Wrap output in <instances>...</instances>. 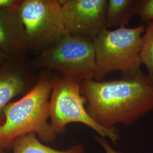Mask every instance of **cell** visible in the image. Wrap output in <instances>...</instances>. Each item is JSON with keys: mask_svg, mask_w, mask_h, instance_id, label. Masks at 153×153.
Returning <instances> with one entry per match:
<instances>
[{"mask_svg": "<svg viewBox=\"0 0 153 153\" xmlns=\"http://www.w3.org/2000/svg\"><path fill=\"white\" fill-rule=\"evenodd\" d=\"M86 109L100 126L131 125L153 110V81L142 71L120 79L81 82Z\"/></svg>", "mask_w": 153, "mask_h": 153, "instance_id": "1", "label": "cell"}, {"mask_svg": "<svg viewBox=\"0 0 153 153\" xmlns=\"http://www.w3.org/2000/svg\"><path fill=\"white\" fill-rule=\"evenodd\" d=\"M44 71L22 98L6 106L4 123L0 126V148L11 147L18 137L31 133L44 142L56 139L57 135L48 122L49 100L56 76Z\"/></svg>", "mask_w": 153, "mask_h": 153, "instance_id": "2", "label": "cell"}, {"mask_svg": "<svg viewBox=\"0 0 153 153\" xmlns=\"http://www.w3.org/2000/svg\"><path fill=\"white\" fill-rule=\"evenodd\" d=\"M145 27L125 26L103 29L94 39L96 73L94 79L100 81L111 72L120 71L123 77L141 72L140 52Z\"/></svg>", "mask_w": 153, "mask_h": 153, "instance_id": "3", "label": "cell"}, {"mask_svg": "<svg viewBox=\"0 0 153 153\" xmlns=\"http://www.w3.org/2000/svg\"><path fill=\"white\" fill-rule=\"evenodd\" d=\"M31 62L36 71H54L61 76L81 82L94 79V40L66 33L59 43L36 55Z\"/></svg>", "mask_w": 153, "mask_h": 153, "instance_id": "4", "label": "cell"}, {"mask_svg": "<svg viewBox=\"0 0 153 153\" xmlns=\"http://www.w3.org/2000/svg\"><path fill=\"white\" fill-rule=\"evenodd\" d=\"M86 104L81 93V82L55 76L49 100V119L56 134L64 133L70 124L80 123L93 129L99 137L117 142L119 139L117 129H109L100 126L88 113Z\"/></svg>", "mask_w": 153, "mask_h": 153, "instance_id": "5", "label": "cell"}, {"mask_svg": "<svg viewBox=\"0 0 153 153\" xmlns=\"http://www.w3.org/2000/svg\"><path fill=\"white\" fill-rule=\"evenodd\" d=\"M18 11L30 53H41L66 34L60 0H21Z\"/></svg>", "mask_w": 153, "mask_h": 153, "instance_id": "6", "label": "cell"}, {"mask_svg": "<svg viewBox=\"0 0 153 153\" xmlns=\"http://www.w3.org/2000/svg\"><path fill=\"white\" fill-rule=\"evenodd\" d=\"M68 34L94 40L106 28L108 0H60Z\"/></svg>", "mask_w": 153, "mask_h": 153, "instance_id": "7", "label": "cell"}, {"mask_svg": "<svg viewBox=\"0 0 153 153\" xmlns=\"http://www.w3.org/2000/svg\"><path fill=\"white\" fill-rule=\"evenodd\" d=\"M38 78L28 57L10 59L0 68V126L4 123L6 106L17 96L28 93Z\"/></svg>", "mask_w": 153, "mask_h": 153, "instance_id": "8", "label": "cell"}, {"mask_svg": "<svg viewBox=\"0 0 153 153\" xmlns=\"http://www.w3.org/2000/svg\"><path fill=\"white\" fill-rule=\"evenodd\" d=\"M18 7L0 9V53L11 59L27 57L30 53Z\"/></svg>", "mask_w": 153, "mask_h": 153, "instance_id": "9", "label": "cell"}, {"mask_svg": "<svg viewBox=\"0 0 153 153\" xmlns=\"http://www.w3.org/2000/svg\"><path fill=\"white\" fill-rule=\"evenodd\" d=\"M13 153H85L81 144H76L66 150H60L51 148L40 142L33 133L18 137L11 146Z\"/></svg>", "mask_w": 153, "mask_h": 153, "instance_id": "10", "label": "cell"}, {"mask_svg": "<svg viewBox=\"0 0 153 153\" xmlns=\"http://www.w3.org/2000/svg\"><path fill=\"white\" fill-rule=\"evenodd\" d=\"M136 1L108 0L106 28L126 27L135 15Z\"/></svg>", "mask_w": 153, "mask_h": 153, "instance_id": "11", "label": "cell"}, {"mask_svg": "<svg viewBox=\"0 0 153 153\" xmlns=\"http://www.w3.org/2000/svg\"><path fill=\"white\" fill-rule=\"evenodd\" d=\"M142 35L140 59L148 70V76L153 81V22L147 23Z\"/></svg>", "mask_w": 153, "mask_h": 153, "instance_id": "12", "label": "cell"}, {"mask_svg": "<svg viewBox=\"0 0 153 153\" xmlns=\"http://www.w3.org/2000/svg\"><path fill=\"white\" fill-rule=\"evenodd\" d=\"M135 15L146 23L153 22V0L136 1Z\"/></svg>", "mask_w": 153, "mask_h": 153, "instance_id": "13", "label": "cell"}, {"mask_svg": "<svg viewBox=\"0 0 153 153\" xmlns=\"http://www.w3.org/2000/svg\"><path fill=\"white\" fill-rule=\"evenodd\" d=\"M96 138L98 141L99 143L102 146L104 150V153H123L114 149L109 144V142L105 140L106 138L100 137H97Z\"/></svg>", "mask_w": 153, "mask_h": 153, "instance_id": "14", "label": "cell"}, {"mask_svg": "<svg viewBox=\"0 0 153 153\" xmlns=\"http://www.w3.org/2000/svg\"><path fill=\"white\" fill-rule=\"evenodd\" d=\"M21 2V0H0V9L16 8Z\"/></svg>", "mask_w": 153, "mask_h": 153, "instance_id": "15", "label": "cell"}, {"mask_svg": "<svg viewBox=\"0 0 153 153\" xmlns=\"http://www.w3.org/2000/svg\"><path fill=\"white\" fill-rule=\"evenodd\" d=\"M11 59L9 58L5 55L0 53V68L4 65L9 60H10Z\"/></svg>", "mask_w": 153, "mask_h": 153, "instance_id": "16", "label": "cell"}, {"mask_svg": "<svg viewBox=\"0 0 153 153\" xmlns=\"http://www.w3.org/2000/svg\"><path fill=\"white\" fill-rule=\"evenodd\" d=\"M0 153H7V152H5V150H4V149H1V148H0Z\"/></svg>", "mask_w": 153, "mask_h": 153, "instance_id": "17", "label": "cell"}]
</instances>
